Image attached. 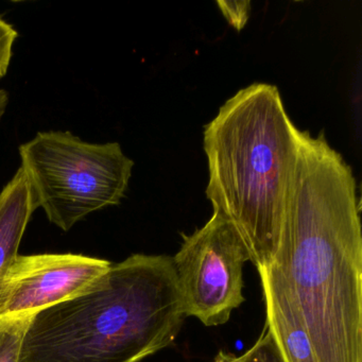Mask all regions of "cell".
Instances as JSON below:
<instances>
[{
    "label": "cell",
    "instance_id": "1",
    "mask_svg": "<svg viewBox=\"0 0 362 362\" xmlns=\"http://www.w3.org/2000/svg\"><path fill=\"white\" fill-rule=\"evenodd\" d=\"M273 268L319 362H362V235L351 167L324 135L298 133V156Z\"/></svg>",
    "mask_w": 362,
    "mask_h": 362
},
{
    "label": "cell",
    "instance_id": "2",
    "mask_svg": "<svg viewBox=\"0 0 362 362\" xmlns=\"http://www.w3.org/2000/svg\"><path fill=\"white\" fill-rule=\"evenodd\" d=\"M186 317L173 257L133 254L35 313L18 362H141L170 346Z\"/></svg>",
    "mask_w": 362,
    "mask_h": 362
},
{
    "label": "cell",
    "instance_id": "3",
    "mask_svg": "<svg viewBox=\"0 0 362 362\" xmlns=\"http://www.w3.org/2000/svg\"><path fill=\"white\" fill-rule=\"evenodd\" d=\"M298 129L274 86L254 83L205 126L207 199L240 235L256 268L272 266L298 156Z\"/></svg>",
    "mask_w": 362,
    "mask_h": 362
},
{
    "label": "cell",
    "instance_id": "4",
    "mask_svg": "<svg viewBox=\"0 0 362 362\" xmlns=\"http://www.w3.org/2000/svg\"><path fill=\"white\" fill-rule=\"evenodd\" d=\"M18 152L33 205L65 232L119 205L134 167L119 144L86 143L69 131L39 132Z\"/></svg>",
    "mask_w": 362,
    "mask_h": 362
},
{
    "label": "cell",
    "instance_id": "5",
    "mask_svg": "<svg viewBox=\"0 0 362 362\" xmlns=\"http://www.w3.org/2000/svg\"><path fill=\"white\" fill-rule=\"evenodd\" d=\"M173 257L186 317L207 327L228 322L243 302V266L249 252L232 222L219 211L192 235H182Z\"/></svg>",
    "mask_w": 362,
    "mask_h": 362
},
{
    "label": "cell",
    "instance_id": "6",
    "mask_svg": "<svg viewBox=\"0 0 362 362\" xmlns=\"http://www.w3.org/2000/svg\"><path fill=\"white\" fill-rule=\"evenodd\" d=\"M111 266L77 254L18 255L0 281V319L37 313L74 298Z\"/></svg>",
    "mask_w": 362,
    "mask_h": 362
},
{
    "label": "cell",
    "instance_id": "7",
    "mask_svg": "<svg viewBox=\"0 0 362 362\" xmlns=\"http://www.w3.org/2000/svg\"><path fill=\"white\" fill-rule=\"evenodd\" d=\"M266 305V325L285 362H319L300 309L272 266L257 269Z\"/></svg>",
    "mask_w": 362,
    "mask_h": 362
},
{
    "label": "cell",
    "instance_id": "8",
    "mask_svg": "<svg viewBox=\"0 0 362 362\" xmlns=\"http://www.w3.org/2000/svg\"><path fill=\"white\" fill-rule=\"evenodd\" d=\"M22 169L0 192V281L18 255L21 241L35 211Z\"/></svg>",
    "mask_w": 362,
    "mask_h": 362
},
{
    "label": "cell",
    "instance_id": "9",
    "mask_svg": "<svg viewBox=\"0 0 362 362\" xmlns=\"http://www.w3.org/2000/svg\"><path fill=\"white\" fill-rule=\"evenodd\" d=\"M35 313L0 319V362L20 361L25 334Z\"/></svg>",
    "mask_w": 362,
    "mask_h": 362
},
{
    "label": "cell",
    "instance_id": "10",
    "mask_svg": "<svg viewBox=\"0 0 362 362\" xmlns=\"http://www.w3.org/2000/svg\"><path fill=\"white\" fill-rule=\"evenodd\" d=\"M211 362H285V360L266 325L255 344L243 355L236 356L220 351Z\"/></svg>",
    "mask_w": 362,
    "mask_h": 362
},
{
    "label": "cell",
    "instance_id": "11",
    "mask_svg": "<svg viewBox=\"0 0 362 362\" xmlns=\"http://www.w3.org/2000/svg\"><path fill=\"white\" fill-rule=\"evenodd\" d=\"M18 37V31L13 26L0 18V80L4 79L9 71L13 46Z\"/></svg>",
    "mask_w": 362,
    "mask_h": 362
},
{
    "label": "cell",
    "instance_id": "12",
    "mask_svg": "<svg viewBox=\"0 0 362 362\" xmlns=\"http://www.w3.org/2000/svg\"><path fill=\"white\" fill-rule=\"evenodd\" d=\"M218 7L221 10L224 18L230 23V26L237 30H241L247 24L249 18L250 1H217Z\"/></svg>",
    "mask_w": 362,
    "mask_h": 362
},
{
    "label": "cell",
    "instance_id": "13",
    "mask_svg": "<svg viewBox=\"0 0 362 362\" xmlns=\"http://www.w3.org/2000/svg\"><path fill=\"white\" fill-rule=\"evenodd\" d=\"M9 103L10 97L7 90H0V122H1L4 116H5L8 105H9Z\"/></svg>",
    "mask_w": 362,
    "mask_h": 362
}]
</instances>
